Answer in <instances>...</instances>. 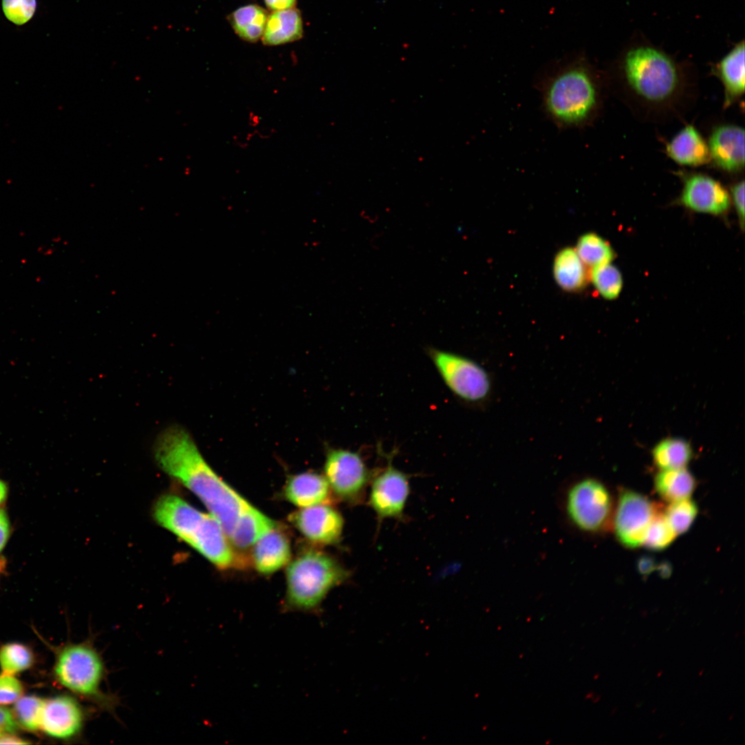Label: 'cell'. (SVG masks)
Masks as SVG:
<instances>
[{"instance_id":"obj_1","label":"cell","mask_w":745,"mask_h":745,"mask_svg":"<svg viewBox=\"0 0 745 745\" xmlns=\"http://www.w3.org/2000/svg\"><path fill=\"white\" fill-rule=\"evenodd\" d=\"M605 73L608 92L646 123L682 118L697 99V78L690 64L646 41L629 45Z\"/></svg>"},{"instance_id":"obj_2","label":"cell","mask_w":745,"mask_h":745,"mask_svg":"<svg viewBox=\"0 0 745 745\" xmlns=\"http://www.w3.org/2000/svg\"><path fill=\"white\" fill-rule=\"evenodd\" d=\"M154 454L163 470L199 498L229 539L253 506L213 471L188 432L178 425L167 427L156 439Z\"/></svg>"},{"instance_id":"obj_3","label":"cell","mask_w":745,"mask_h":745,"mask_svg":"<svg viewBox=\"0 0 745 745\" xmlns=\"http://www.w3.org/2000/svg\"><path fill=\"white\" fill-rule=\"evenodd\" d=\"M543 109L559 128H582L602 115L608 92L606 76L584 55L560 61L538 83Z\"/></svg>"},{"instance_id":"obj_4","label":"cell","mask_w":745,"mask_h":745,"mask_svg":"<svg viewBox=\"0 0 745 745\" xmlns=\"http://www.w3.org/2000/svg\"><path fill=\"white\" fill-rule=\"evenodd\" d=\"M156 521L220 569L244 568L248 557L230 544L218 521L181 497L166 495L155 505Z\"/></svg>"},{"instance_id":"obj_5","label":"cell","mask_w":745,"mask_h":745,"mask_svg":"<svg viewBox=\"0 0 745 745\" xmlns=\"http://www.w3.org/2000/svg\"><path fill=\"white\" fill-rule=\"evenodd\" d=\"M350 573L334 557L315 550L299 555L286 570V610L311 611Z\"/></svg>"},{"instance_id":"obj_6","label":"cell","mask_w":745,"mask_h":745,"mask_svg":"<svg viewBox=\"0 0 745 745\" xmlns=\"http://www.w3.org/2000/svg\"><path fill=\"white\" fill-rule=\"evenodd\" d=\"M105 673L103 659L92 641L66 645L57 656L54 675L59 684L101 709L113 713L117 699L102 688Z\"/></svg>"},{"instance_id":"obj_7","label":"cell","mask_w":745,"mask_h":745,"mask_svg":"<svg viewBox=\"0 0 745 745\" xmlns=\"http://www.w3.org/2000/svg\"><path fill=\"white\" fill-rule=\"evenodd\" d=\"M429 355L446 387L462 401L480 404L490 397L493 383L488 372L464 355L428 348Z\"/></svg>"},{"instance_id":"obj_8","label":"cell","mask_w":745,"mask_h":745,"mask_svg":"<svg viewBox=\"0 0 745 745\" xmlns=\"http://www.w3.org/2000/svg\"><path fill=\"white\" fill-rule=\"evenodd\" d=\"M324 469L333 494L350 503L361 499L372 477L361 454L347 449L328 448Z\"/></svg>"},{"instance_id":"obj_9","label":"cell","mask_w":745,"mask_h":745,"mask_svg":"<svg viewBox=\"0 0 745 745\" xmlns=\"http://www.w3.org/2000/svg\"><path fill=\"white\" fill-rule=\"evenodd\" d=\"M610 504L608 491L602 483L585 479L570 488L566 509L570 519L579 528L596 531L606 522Z\"/></svg>"},{"instance_id":"obj_10","label":"cell","mask_w":745,"mask_h":745,"mask_svg":"<svg viewBox=\"0 0 745 745\" xmlns=\"http://www.w3.org/2000/svg\"><path fill=\"white\" fill-rule=\"evenodd\" d=\"M387 466L372 475L368 503L379 521L401 518L410 493L406 474L393 464V454L385 455Z\"/></svg>"},{"instance_id":"obj_11","label":"cell","mask_w":745,"mask_h":745,"mask_svg":"<svg viewBox=\"0 0 745 745\" xmlns=\"http://www.w3.org/2000/svg\"><path fill=\"white\" fill-rule=\"evenodd\" d=\"M657 509L654 504L641 494L630 490L622 492L615 518L618 539L630 548L643 544Z\"/></svg>"},{"instance_id":"obj_12","label":"cell","mask_w":745,"mask_h":745,"mask_svg":"<svg viewBox=\"0 0 745 745\" xmlns=\"http://www.w3.org/2000/svg\"><path fill=\"white\" fill-rule=\"evenodd\" d=\"M683 188L678 203L699 212L726 214L731 208L730 194L715 179L701 173L680 172Z\"/></svg>"},{"instance_id":"obj_13","label":"cell","mask_w":745,"mask_h":745,"mask_svg":"<svg viewBox=\"0 0 745 745\" xmlns=\"http://www.w3.org/2000/svg\"><path fill=\"white\" fill-rule=\"evenodd\" d=\"M289 521L309 541L321 545L339 542L344 519L330 504L302 508L289 516Z\"/></svg>"},{"instance_id":"obj_14","label":"cell","mask_w":745,"mask_h":745,"mask_svg":"<svg viewBox=\"0 0 745 745\" xmlns=\"http://www.w3.org/2000/svg\"><path fill=\"white\" fill-rule=\"evenodd\" d=\"M86 718L82 706L74 697L58 695L45 700L40 728L53 738L70 739L81 733Z\"/></svg>"},{"instance_id":"obj_15","label":"cell","mask_w":745,"mask_h":745,"mask_svg":"<svg viewBox=\"0 0 745 745\" xmlns=\"http://www.w3.org/2000/svg\"><path fill=\"white\" fill-rule=\"evenodd\" d=\"M711 163L718 170L738 176L744 170V130L731 123L715 126L708 139Z\"/></svg>"},{"instance_id":"obj_16","label":"cell","mask_w":745,"mask_h":745,"mask_svg":"<svg viewBox=\"0 0 745 745\" xmlns=\"http://www.w3.org/2000/svg\"><path fill=\"white\" fill-rule=\"evenodd\" d=\"M252 546L250 557L255 568L262 574L278 570L290 559V540L279 524L261 535Z\"/></svg>"},{"instance_id":"obj_17","label":"cell","mask_w":745,"mask_h":745,"mask_svg":"<svg viewBox=\"0 0 745 745\" xmlns=\"http://www.w3.org/2000/svg\"><path fill=\"white\" fill-rule=\"evenodd\" d=\"M712 72L724 88V108H728L744 93V42L736 43L720 60L712 66Z\"/></svg>"},{"instance_id":"obj_18","label":"cell","mask_w":745,"mask_h":745,"mask_svg":"<svg viewBox=\"0 0 745 745\" xmlns=\"http://www.w3.org/2000/svg\"><path fill=\"white\" fill-rule=\"evenodd\" d=\"M331 489L326 477L314 472L290 476L284 487L288 501L300 508L328 504L332 500Z\"/></svg>"},{"instance_id":"obj_19","label":"cell","mask_w":745,"mask_h":745,"mask_svg":"<svg viewBox=\"0 0 745 745\" xmlns=\"http://www.w3.org/2000/svg\"><path fill=\"white\" fill-rule=\"evenodd\" d=\"M666 152L671 159L682 166L698 167L711 163L706 141L691 124L666 144Z\"/></svg>"},{"instance_id":"obj_20","label":"cell","mask_w":745,"mask_h":745,"mask_svg":"<svg viewBox=\"0 0 745 745\" xmlns=\"http://www.w3.org/2000/svg\"><path fill=\"white\" fill-rule=\"evenodd\" d=\"M302 36L301 15L293 8L268 14L261 39L264 45L277 46L297 41Z\"/></svg>"},{"instance_id":"obj_21","label":"cell","mask_w":745,"mask_h":745,"mask_svg":"<svg viewBox=\"0 0 745 745\" xmlns=\"http://www.w3.org/2000/svg\"><path fill=\"white\" fill-rule=\"evenodd\" d=\"M277 525L276 522L253 506L241 518L229 541L237 551L243 554V550L252 547L261 535Z\"/></svg>"},{"instance_id":"obj_22","label":"cell","mask_w":745,"mask_h":745,"mask_svg":"<svg viewBox=\"0 0 745 745\" xmlns=\"http://www.w3.org/2000/svg\"><path fill=\"white\" fill-rule=\"evenodd\" d=\"M553 273L557 284L567 291H577L587 281L584 264L572 248H566L558 252L554 261Z\"/></svg>"},{"instance_id":"obj_23","label":"cell","mask_w":745,"mask_h":745,"mask_svg":"<svg viewBox=\"0 0 745 745\" xmlns=\"http://www.w3.org/2000/svg\"><path fill=\"white\" fill-rule=\"evenodd\" d=\"M268 17L267 11L262 7L249 4L230 13L228 20L241 39L254 43L261 39Z\"/></svg>"},{"instance_id":"obj_24","label":"cell","mask_w":745,"mask_h":745,"mask_svg":"<svg viewBox=\"0 0 745 745\" xmlns=\"http://www.w3.org/2000/svg\"><path fill=\"white\" fill-rule=\"evenodd\" d=\"M695 486L694 477L685 468L662 470L655 479L657 493L670 503L689 498Z\"/></svg>"},{"instance_id":"obj_25","label":"cell","mask_w":745,"mask_h":745,"mask_svg":"<svg viewBox=\"0 0 745 745\" xmlns=\"http://www.w3.org/2000/svg\"><path fill=\"white\" fill-rule=\"evenodd\" d=\"M655 465L661 470L685 468L693 455L690 444L677 437H667L658 442L652 450Z\"/></svg>"},{"instance_id":"obj_26","label":"cell","mask_w":745,"mask_h":745,"mask_svg":"<svg viewBox=\"0 0 745 745\" xmlns=\"http://www.w3.org/2000/svg\"><path fill=\"white\" fill-rule=\"evenodd\" d=\"M575 250L584 264L592 268L610 263L615 257L610 245L593 232L586 233L579 239Z\"/></svg>"},{"instance_id":"obj_27","label":"cell","mask_w":745,"mask_h":745,"mask_svg":"<svg viewBox=\"0 0 745 745\" xmlns=\"http://www.w3.org/2000/svg\"><path fill=\"white\" fill-rule=\"evenodd\" d=\"M33 662L32 651L23 644L8 643L0 648V668L3 673L14 675L28 669Z\"/></svg>"},{"instance_id":"obj_28","label":"cell","mask_w":745,"mask_h":745,"mask_svg":"<svg viewBox=\"0 0 745 745\" xmlns=\"http://www.w3.org/2000/svg\"><path fill=\"white\" fill-rule=\"evenodd\" d=\"M590 278L597 291L606 299H616L622 291L621 272L610 263L593 267Z\"/></svg>"},{"instance_id":"obj_29","label":"cell","mask_w":745,"mask_h":745,"mask_svg":"<svg viewBox=\"0 0 745 745\" xmlns=\"http://www.w3.org/2000/svg\"><path fill=\"white\" fill-rule=\"evenodd\" d=\"M44 702L35 695L21 696L14 703L13 714L17 724L30 731L39 729Z\"/></svg>"},{"instance_id":"obj_30","label":"cell","mask_w":745,"mask_h":745,"mask_svg":"<svg viewBox=\"0 0 745 745\" xmlns=\"http://www.w3.org/2000/svg\"><path fill=\"white\" fill-rule=\"evenodd\" d=\"M677 534L667 520L664 513L657 508L648 526L644 545L652 550H662L667 547Z\"/></svg>"},{"instance_id":"obj_31","label":"cell","mask_w":745,"mask_h":745,"mask_svg":"<svg viewBox=\"0 0 745 745\" xmlns=\"http://www.w3.org/2000/svg\"><path fill=\"white\" fill-rule=\"evenodd\" d=\"M697 513L696 504L689 498L671 502L664 515L677 535L685 533Z\"/></svg>"},{"instance_id":"obj_32","label":"cell","mask_w":745,"mask_h":745,"mask_svg":"<svg viewBox=\"0 0 745 745\" xmlns=\"http://www.w3.org/2000/svg\"><path fill=\"white\" fill-rule=\"evenodd\" d=\"M36 8V0H2L6 17L16 25L27 23L33 17Z\"/></svg>"},{"instance_id":"obj_33","label":"cell","mask_w":745,"mask_h":745,"mask_svg":"<svg viewBox=\"0 0 745 745\" xmlns=\"http://www.w3.org/2000/svg\"><path fill=\"white\" fill-rule=\"evenodd\" d=\"M23 693L21 682L12 675L0 674V706L14 703Z\"/></svg>"},{"instance_id":"obj_34","label":"cell","mask_w":745,"mask_h":745,"mask_svg":"<svg viewBox=\"0 0 745 745\" xmlns=\"http://www.w3.org/2000/svg\"><path fill=\"white\" fill-rule=\"evenodd\" d=\"M731 200H733L735 209L739 218L741 228L744 226V180H739L731 186Z\"/></svg>"},{"instance_id":"obj_35","label":"cell","mask_w":745,"mask_h":745,"mask_svg":"<svg viewBox=\"0 0 745 745\" xmlns=\"http://www.w3.org/2000/svg\"><path fill=\"white\" fill-rule=\"evenodd\" d=\"M17 724L13 712L0 706V737L14 733L17 730Z\"/></svg>"},{"instance_id":"obj_36","label":"cell","mask_w":745,"mask_h":745,"mask_svg":"<svg viewBox=\"0 0 745 745\" xmlns=\"http://www.w3.org/2000/svg\"><path fill=\"white\" fill-rule=\"evenodd\" d=\"M10 535V524L6 513L0 509V551L3 548Z\"/></svg>"},{"instance_id":"obj_37","label":"cell","mask_w":745,"mask_h":745,"mask_svg":"<svg viewBox=\"0 0 745 745\" xmlns=\"http://www.w3.org/2000/svg\"><path fill=\"white\" fill-rule=\"evenodd\" d=\"M657 568L655 559L649 556H644L637 562V569L640 574L648 575Z\"/></svg>"},{"instance_id":"obj_38","label":"cell","mask_w":745,"mask_h":745,"mask_svg":"<svg viewBox=\"0 0 745 745\" xmlns=\"http://www.w3.org/2000/svg\"><path fill=\"white\" fill-rule=\"evenodd\" d=\"M264 2L267 8L273 12L293 8L297 0H264Z\"/></svg>"},{"instance_id":"obj_39","label":"cell","mask_w":745,"mask_h":745,"mask_svg":"<svg viewBox=\"0 0 745 745\" xmlns=\"http://www.w3.org/2000/svg\"><path fill=\"white\" fill-rule=\"evenodd\" d=\"M28 742L23 740L12 734L4 735L0 737V744H26Z\"/></svg>"},{"instance_id":"obj_40","label":"cell","mask_w":745,"mask_h":745,"mask_svg":"<svg viewBox=\"0 0 745 745\" xmlns=\"http://www.w3.org/2000/svg\"><path fill=\"white\" fill-rule=\"evenodd\" d=\"M657 569L661 576L664 578L668 577L671 573V566L668 563L661 564Z\"/></svg>"},{"instance_id":"obj_41","label":"cell","mask_w":745,"mask_h":745,"mask_svg":"<svg viewBox=\"0 0 745 745\" xmlns=\"http://www.w3.org/2000/svg\"><path fill=\"white\" fill-rule=\"evenodd\" d=\"M6 495L7 487L5 483L0 480V504L4 501Z\"/></svg>"},{"instance_id":"obj_42","label":"cell","mask_w":745,"mask_h":745,"mask_svg":"<svg viewBox=\"0 0 745 745\" xmlns=\"http://www.w3.org/2000/svg\"><path fill=\"white\" fill-rule=\"evenodd\" d=\"M4 568H5V560L3 558H0V573L4 569Z\"/></svg>"},{"instance_id":"obj_43","label":"cell","mask_w":745,"mask_h":745,"mask_svg":"<svg viewBox=\"0 0 745 745\" xmlns=\"http://www.w3.org/2000/svg\"><path fill=\"white\" fill-rule=\"evenodd\" d=\"M388 0H377V3L383 4L387 2Z\"/></svg>"}]
</instances>
